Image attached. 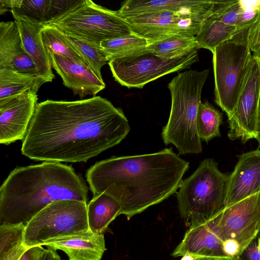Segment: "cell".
Masks as SVG:
<instances>
[{
  "label": "cell",
  "mask_w": 260,
  "mask_h": 260,
  "mask_svg": "<svg viewBox=\"0 0 260 260\" xmlns=\"http://www.w3.org/2000/svg\"><path fill=\"white\" fill-rule=\"evenodd\" d=\"M122 109L100 96L36 105L21 153L30 159L86 162L120 143L130 131Z\"/></svg>",
  "instance_id": "1"
},
{
  "label": "cell",
  "mask_w": 260,
  "mask_h": 260,
  "mask_svg": "<svg viewBox=\"0 0 260 260\" xmlns=\"http://www.w3.org/2000/svg\"><path fill=\"white\" fill-rule=\"evenodd\" d=\"M189 162L172 148L141 155L115 156L96 162L86 172L93 197L104 193L130 218L175 193Z\"/></svg>",
  "instance_id": "2"
},
{
  "label": "cell",
  "mask_w": 260,
  "mask_h": 260,
  "mask_svg": "<svg viewBox=\"0 0 260 260\" xmlns=\"http://www.w3.org/2000/svg\"><path fill=\"white\" fill-rule=\"evenodd\" d=\"M88 189L71 166L43 161L16 167L0 187V224L26 226L41 210L60 200L87 203Z\"/></svg>",
  "instance_id": "3"
},
{
  "label": "cell",
  "mask_w": 260,
  "mask_h": 260,
  "mask_svg": "<svg viewBox=\"0 0 260 260\" xmlns=\"http://www.w3.org/2000/svg\"><path fill=\"white\" fill-rule=\"evenodd\" d=\"M209 74L208 69L185 71L178 73L168 84L171 108L161 137L166 146L174 145L179 154L202 151L197 120L202 91Z\"/></svg>",
  "instance_id": "4"
},
{
  "label": "cell",
  "mask_w": 260,
  "mask_h": 260,
  "mask_svg": "<svg viewBox=\"0 0 260 260\" xmlns=\"http://www.w3.org/2000/svg\"><path fill=\"white\" fill-rule=\"evenodd\" d=\"M229 177L213 159L206 158L182 181L177 192L178 208L189 227L205 223L224 208Z\"/></svg>",
  "instance_id": "5"
},
{
  "label": "cell",
  "mask_w": 260,
  "mask_h": 260,
  "mask_svg": "<svg viewBox=\"0 0 260 260\" xmlns=\"http://www.w3.org/2000/svg\"><path fill=\"white\" fill-rule=\"evenodd\" d=\"M248 26L238 30L212 52L214 101L228 117L237 105L252 55L248 41Z\"/></svg>",
  "instance_id": "6"
},
{
  "label": "cell",
  "mask_w": 260,
  "mask_h": 260,
  "mask_svg": "<svg viewBox=\"0 0 260 260\" xmlns=\"http://www.w3.org/2000/svg\"><path fill=\"white\" fill-rule=\"evenodd\" d=\"M87 205L85 202L74 200L50 204L26 225L24 245L30 248L72 236L92 235L88 223Z\"/></svg>",
  "instance_id": "7"
},
{
  "label": "cell",
  "mask_w": 260,
  "mask_h": 260,
  "mask_svg": "<svg viewBox=\"0 0 260 260\" xmlns=\"http://www.w3.org/2000/svg\"><path fill=\"white\" fill-rule=\"evenodd\" d=\"M76 39L100 45L104 41L133 34L128 22L114 11L91 0L49 24Z\"/></svg>",
  "instance_id": "8"
},
{
  "label": "cell",
  "mask_w": 260,
  "mask_h": 260,
  "mask_svg": "<svg viewBox=\"0 0 260 260\" xmlns=\"http://www.w3.org/2000/svg\"><path fill=\"white\" fill-rule=\"evenodd\" d=\"M198 49L172 59L157 56L147 49L108 62L115 80L127 88H142L164 75L186 69L199 60Z\"/></svg>",
  "instance_id": "9"
},
{
  "label": "cell",
  "mask_w": 260,
  "mask_h": 260,
  "mask_svg": "<svg viewBox=\"0 0 260 260\" xmlns=\"http://www.w3.org/2000/svg\"><path fill=\"white\" fill-rule=\"evenodd\" d=\"M213 1L198 8L179 11H160L124 18L133 32L152 42L170 35L195 37L211 15Z\"/></svg>",
  "instance_id": "10"
},
{
  "label": "cell",
  "mask_w": 260,
  "mask_h": 260,
  "mask_svg": "<svg viewBox=\"0 0 260 260\" xmlns=\"http://www.w3.org/2000/svg\"><path fill=\"white\" fill-rule=\"evenodd\" d=\"M205 222L222 241H237L242 254L260 232V191L224 208Z\"/></svg>",
  "instance_id": "11"
},
{
  "label": "cell",
  "mask_w": 260,
  "mask_h": 260,
  "mask_svg": "<svg viewBox=\"0 0 260 260\" xmlns=\"http://www.w3.org/2000/svg\"><path fill=\"white\" fill-rule=\"evenodd\" d=\"M260 99V59L252 55L236 108L228 117V137L244 144L257 136Z\"/></svg>",
  "instance_id": "12"
},
{
  "label": "cell",
  "mask_w": 260,
  "mask_h": 260,
  "mask_svg": "<svg viewBox=\"0 0 260 260\" xmlns=\"http://www.w3.org/2000/svg\"><path fill=\"white\" fill-rule=\"evenodd\" d=\"M38 101L37 92L26 90L0 99V143L9 145L23 140Z\"/></svg>",
  "instance_id": "13"
},
{
  "label": "cell",
  "mask_w": 260,
  "mask_h": 260,
  "mask_svg": "<svg viewBox=\"0 0 260 260\" xmlns=\"http://www.w3.org/2000/svg\"><path fill=\"white\" fill-rule=\"evenodd\" d=\"M229 175L224 207H229L260 191V149L238 155Z\"/></svg>",
  "instance_id": "14"
},
{
  "label": "cell",
  "mask_w": 260,
  "mask_h": 260,
  "mask_svg": "<svg viewBox=\"0 0 260 260\" xmlns=\"http://www.w3.org/2000/svg\"><path fill=\"white\" fill-rule=\"evenodd\" d=\"M48 55L52 67L60 76L64 85L80 98L94 96L105 88L103 80L88 65L55 54Z\"/></svg>",
  "instance_id": "15"
},
{
  "label": "cell",
  "mask_w": 260,
  "mask_h": 260,
  "mask_svg": "<svg viewBox=\"0 0 260 260\" xmlns=\"http://www.w3.org/2000/svg\"><path fill=\"white\" fill-rule=\"evenodd\" d=\"M0 69L38 74L15 21L0 23Z\"/></svg>",
  "instance_id": "16"
},
{
  "label": "cell",
  "mask_w": 260,
  "mask_h": 260,
  "mask_svg": "<svg viewBox=\"0 0 260 260\" xmlns=\"http://www.w3.org/2000/svg\"><path fill=\"white\" fill-rule=\"evenodd\" d=\"M222 242L205 222L189 227L172 255L178 257L190 254L195 256L226 257L223 251Z\"/></svg>",
  "instance_id": "17"
},
{
  "label": "cell",
  "mask_w": 260,
  "mask_h": 260,
  "mask_svg": "<svg viewBox=\"0 0 260 260\" xmlns=\"http://www.w3.org/2000/svg\"><path fill=\"white\" fill-rule=\"evenodd\" d=\"M45 245L56 251H63L69 260H101L106 250L104 234L72 236Z\"/></svg>",
  "instance_id": "18"
},
{
  "label": "cell",
  "mask_w": 260,
  "mask_h": 260,
  "mask_svg": "<svg viewBox=\"0 0 260 260\" xmlns=\"http://www.w3.org/2000/svg\"><path fill=\"white\" fill-rule=\"evenodd\" d=\"M23 46L36 67L38 74L47 82L54 78L48 53L44 45L41 32L45 25L15 20Z\"/></svg>",
  "instance_id": "19"
},
{
  "label": "cell",
  "mask_w": 260,
  "mask_h": 260,
  "mask_svg": "<svg viewBox=\"0 0 260 260\" xmlns=\"http://www.w3.org/2000/svg\"><path fill=\"white\" fill-rule=\"evenodd\" d=\"M208 1L193 0H127L122 2L117 11L123 18L143 13L160 11H179L194 9L205 5Z\"/></svg>",
  "instance_id": "20"
},
{
  "label": "cell",
  "mask_w": 260,
  "mask_h": 260,
  "mask_svg": "<svg viewBox=\"0 0 260 260\" xmlns=\"http://www.w3.org/2000/svg\"><path fill=\"white\" fill-rule=\"evenodd\" d=\"M88 223L93 235L103 234L110 223L121 214L119 204L102 193L93 197L87 205Z\"/></svg>",
  "instance_id": "21"
},
{
  "label": "cell",
  "mask_w": 260,
  "mask_h": 260,
  "mask_svg": "<svg viewBox=\"0 0 260 260\" xmlns=\"http://www.w3.org/2000/svg\"><path fill=\"white\" fill-rule=\"evenodd\" d=\"M15 20L48 25L56 18L53 0H10Z\"/></svg>",
  "instance_id": "22"
},
{
  "label": "cell",
  "mask_w": 260,
  "mask_h": 260,
  "mask_svg": "<svg viewBox=\"0 0 260 260\" xmlns=\"http://www.w3.org/2000/svg\"><path fill=\"white\" fill-rule=\"evenodd\" d=\"M47 81L38 74L0 69V99L15 96L26 90L37 92Z\"/></svg>",
  "instance_id": "23"
},
{
  "label": "cell",
  "mask_w": 260,
  "mask_h": 260,
  "mask_svg": "<svg viewBox=\"0 0 260 260\" xmlns=\"http://www.w3.org/2000/svg\"><path fill=\"white\" fill-rule=\"evenodd\" d=\"M240 29L237 26L225 24L210 16L195 36L198 48L207 49L212 53L217 47L231 39Z\"/></svg>",
  "instance_id": "24"
},
{
  "label": "cell",
  "mask_w": 260,
  "mask_h": 260,
  "mask_svg": "<svg viewBox=\"0 0 260 260\" xmlns=\"http://www.w3.org/2000/svg\"><path fill=\"white\" fill-rule=\"evenodd\" d=\"M146 49L161 57L172 59L198 48L195 37L174 35L149 42Z\"/></svg>",
  "instance_id": "25"
},
{
  "label": "cell",
  "mask_w": 260,
  "mask_h": 260,
  "mask_svg": "<svg viewBox=\"0 0 260 260\" xmlns=\"http://www.w3.org/2000/svg\"><path fill=\"white\" fill-rule=\"evenodd\" d=\"M41 35L48 54H55L87 64L70 41L69 37L58 28L49 24L45 25Z\"/></svg>",
  "instance_id": "26"
},
{
  "label": "cell",
  "mask_w": 260,
  "mask_h": 260,
  "mask_svg": "<svg viewBox=\"0 0 260 260\" xmlns=\"http://www.w3.org/2000/svg\"><path fill=\"white\" fill-rule=\"evenodd\" d=\"M148 44L147 39L133 33L104 41L101 43L100 46L109 61L143 51L146 49Z\"/></svg>",
  "instance_id": "27"
},
{
  "label": "cell",
  "mask_w": 260,
  "mask_h": 260,
  "mask_svg": "<svg viewBox=\"0 0 260 260\" xmlns=\"http://www.w3.org/2000/svg\"><path fill=\"white\" fill-rule=\"evenodd\" d=\"M223 119L222 114L206 101L201 103L197 115V128L201 140L206 143L213 138L220 137V125Z\"/></svg>",
  "instance_id": "28"
},
{
  "label": "cell",
  "mask_w": 260,
  "mask_h": 260,
  "mask_svg": "<svg viewBox=\"0 0 260 260\" xmlns=\"http://www.w3.org/2000/svg\"><path fill=\"white\" fill-rule=\"evenodd\" d=\"M69 39L86 64L101 79L103 80L101 69L103 66L108 63L109 60L100 45L71 37H69Z\"/></svg>",
  "instance_id": "29"
},
{
  "label": "cell",
  "mask_w": 260,
  "mask_h": 260,
  "mask_svg": "<svg viewBox=\"0 0 260 260\" xmlns=\"http://www.w3.org/2000/svg\"><path fill=\"white\" fill-rule=\"evenodd\" d=\"M244 10L240 1H214L210 16L225 24L238 27Z\"/></svg>",
  "instance_id": "30"
},
{
  "label": "cell",
  "mask_w": 260,
  "mask_h": 260,
  "mask_svg": "<svg viewBox=\"0 0 260 260\" xmlns=\"http://www.w3.org/2000/svg\"><path fill=\"white\" fill-rule=\"evenodd\" d=\"M25 226L23 223L0 224V258L15 247L24 244Z\"/></svg>",
  "instance_id": "31"
},
{
  "label": "cell",
  "mask_w": 260,
  "mask_h": 260,
  "mask_svg": "<svg viewBox=\"0 0 260 260\" xmlns=\"http://www.w3.org/2000/svg\"><path fill=\"white\" fill-rule=\"evenodd\" d=\"M248 41L252 56L260 59V6L248 29Z\"/></svg>",
  "instance_id": "32"
},
{
  "label": "cell",
  "mask_w": 260,
  "mask_h": 260,
  "mask_svg": "<svg viewBox=\"0 0 260 260\" xmlns=\"http://www.w3.org/2000/svg\"><path fill=\"white\" fill-rule=\"evenodd\" d=\"M243 260H260V232L254 240L240 255Z\"/></svg>",
  "instance_id": "33"
},
{
  "label": "cell",
  "mask_w": 260,
  "mask_h": 260,
  "mask_svg": "<svg viewBox=\"0 0 260 260\" xmlns=\"http://www.w3.org/2000/svg\"><path fill=\"white\" fill-rule=\"evenodd\" d=\"M222 248L225 255L232 258L241 255L240 245L235 240H224L222 242Z\"/></svg>",
  "instance_id": "34"
},
{
  "label": "cell",
  "mask_w": 260,
  "mask_h": 260,
  "mask_svg": "<svg viewBox=\"0 0 260 260\" xmlns=\"http://www.w3.org/2000/svg\"><path fill=\"white\" fill-rule=\"evenodd\" d=\"M29 248L24 244L20 245L9 251L0 258V260H19L23 254Z\"/></svg>",
  "instance_id": "35"
},
{
  "label": "cell",
  "mask_w": 260,
  "mask_h": 260,
  "mask_svg": "<svg viewBox=\"0 0 260 260\" xmlns=\"http://www.w3.org/2000/svg\"><path fill=\"white\" fill-rule=\"evenodd\" d=\"M44 250L42 246H37L28 248L19 260H37Z\"/></svg>",
  "instance_id": "36"
},
{
  "label": "cell",
  "mask_w": 260,
  "mask_h": 260,
  "mask_svg": "<svg viewBox=\"0 0 260 260\" xmlns=\"http://www.w3.org/2000/svg\"><path fill=\"white\" fill-rule=\"evenodd\" d=\"M37 260H62L58 255L56 251L47 248L44 249Z\"/></svg>",
  "instance_id": "37"
},
{
  "label": "cell",
  "mask_w": 260,
  "mask_h": 260,
  "mask_svg": "<svg viewBox=\"0 0 260 260\" xmlns=\"http://www.w3.org/2000/svg\"><path fill=\"white\" fill-rule=\"evenodd\" d=\"M231 258H232L228 256L223 257L196 256L194 260H227Z\"/></svg>",
  "instance_id": "38"
},
{
  "label": "cell",
  "mask_w": 260,
  "mask_h": 260,
  "mask_svg": "<svg viewBox=\"0 0 260 260\" xmlns=\"http://www.w3.org/2000/svg\"><path fill=\"white\" fill-rule=\"evenodd\" d=\"M257 136L255 139L257 140L258 143V148L260 149V99L259 102L258 107V113L257 118Z\"/></svg>",
  "instance_id": "39"
},
{
  "label": "cell",
  "mask_w": 260,
  "mask_h": 260,
  "mask_svg": "<svg viewBox=\"0 0 260 260\" xmlns=\"http://www.w3.org/2000/svg\"><path fill=\"white\" fill-rule=\"evenodd\" d=\"M195 256L190 254H185L182 256L180 260H194Z\"/></svg>",
  "instance_id": "40"
},
{
  "label": "cell",
  "mask_w": 260,
  "mask_h": 260,
  "mask_svg": "<svg viewBox=\"0 0 260 260\" xmlns=\"http://www.w3.org/2000/svg\"><path fill=\"white\" fill-rule=\"evenodd\" d=\"M232 260H243L241 256H238L232 258Z\"/></svg>",
  "instance_id": "41"
},
{
  "label": "cell",
  "mask_w": 260,
  "mask_h": 260,
  "mask_svg": "<svg viewBox=\"0 0 260 260\" xmlns=\"http://www.w3.org/2000/svg\"><path fill=\"white\" fill-rule=\"evenodd\" d=\"M227 260H232V258L229 259H227Z\"/></svg>",
  "instance_id": "42"
}]
</instances>
